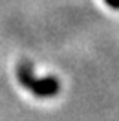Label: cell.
Instances as JSON below:
<instances>
[{"label":"cell","instance_id":"6da1fadb","mask_svg":"<svg viewBox=\"0 0 119 121\" xmlns=\"http://www.w3.org/2000/svg\"><path fill=\"white\" fill-rule=\"evenodd\" d=\"M17 75H18V81L38 97H53L57 95L60 90V84L55 77H46V79H37L33 70L28 62H22L18 68H17Z\"/></svg>","mask_w":119,"mask_h":121},{"label":"cell","instance_id":"7a4b0ae2","mask_svg":"<svg viewBox=\"0 0 119 121\" xmlns=\"http://www.w3.org/2000/svg\"><path fill=\"white\" fill-rule=\"evenodd\" d=\"M106 6H110L112 9H119V0H104Z\"/></svg>","mask_w":119,"mask_h":121}]
</instances>
